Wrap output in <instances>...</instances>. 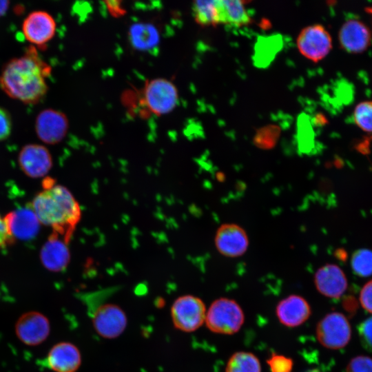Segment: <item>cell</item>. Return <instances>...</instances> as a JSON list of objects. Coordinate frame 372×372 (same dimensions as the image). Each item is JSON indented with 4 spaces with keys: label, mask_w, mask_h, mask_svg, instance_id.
I'll list each match as a JSON object with an SVG mask.
<instances>
[{
    "label": "cell",
    "mask_w": 372,
    "mask_h": 372,
    "mask_svg": "<svg viewBox=\"0 0 372 372\" xmlns=\"http://www.w3.org/2000/svg\"><path fill=\"white\" fill-rule=\"evenodd\" d=\"M51 66L30 45L24 53L10 59L0 73V88L10 98L25 104H34L46 94L47 79Z\"/></svg>",
    "instance_id": "1"
},
{
    "label": "cell",
    "mask_w": 372,
    "mask_h": 372,
    "mask_svg": "<svg viewBox=\"0 0 372 372\" xmlns=\"http://www.w3.org/2000/svg\"><path fill=\"white\" fill-rule=\"evenodd\" d=\"M30 209L40 223L51 227L68 244L81 218L80 206L72 194L51 178L34 196Z\"/></svg>",
    "instance_id": "2"
},
{
    "label": "cell",
    "mask_w": 372,
    "mask_h": 372,
    "mask_svg": "<svg viewBox=\"0 0 372 372\" xmlns=\"http://www.w3.org/2000/svg\"><path fill=\"white\" fill-rule=\"evenodd\" d=\"M139 116L154 114L162 116L171 112L176 106L178 92L169 80L156 78L147 81L138 91Z\"/></svg>",
    "instance_id": "3"
},
{
    "label": "cell",
    "mask_w": 372,
    "mask_h": 372,
    "mask_svg": "<svg viewBox=\"0 0 372 372\" xmlns=\"http://www.w3.org/2000/svg\"><path fill=\"white\" fill-rule=\"evenodd\" d=\"M244 321L243 311L237 302L220 298L211 304L205 322L207 327L214 333L232 335L240 329Z\"/></svg>",
    "instance_id": "4"
},
{
    "label": "cell",
    "mask_w": 372,
    "mask_h": 372,
    "mask_svg": "<svg viewBox=\"0 0 372 372\" xmlns=\"http://www.w3.org/2000/svg\"><path fill=\"white\" fill-rule=\"evenodd\" d=\"M203 301L192 295H185L174 300L171 307V317L176 329L192 332L200 328L206 317Z\"/></svg>",
    "instance_id": "5"
},
{
    "label": "cell",
    "mask_w": 372,
    "mask_h": 372,
    "mask_svg": "<svg viewBox=\"0 0 372 372\" xmlns=\"http://www.w3.org/2000/svg\"><path fill=\"white\" fill-rule=\"evenodd\" d=\"M316 337L320 344L330 349H340L350 341L351 328L347 318L341 313L331 312L317 324Z\"/></svg>",
    "instance_id": "6"
},
{
    "label": "cell",
    "mask_w": 372,
    "mask_h": 372,
    "mask_svg": "<svg viewBox=\"0 0 372 372\" xmlns=\"http://www.w3.org/2000/svg\"><path fill=\"white\" fill-rule=\"evenodd\" d=\"M300 53L314 62L324 59L332 48V39L324 26L315 24L302 30L297 39Z\"/></svg>",
    "instance_id": "7"
},
{
    "label": "cell",
    "mask_w": 372,
    "mask_h": 372,
    "mask_svg": "<svg viewBox=\"0 0 372 372\" xmlns=\"http://www.w3.org/2000/svg\"><path fill=\"white\" fill-rule=\"evenodd\" d=\"M21 30L25 39L32 45L44 47L56 34L54 17L44 10H34L24 19Z\"/></svg>",
    "instance_id": "8"
},
{
    "label": "cell",
    "mask_w": 372,
    "mask_h": 372,
    "mask_svg": "<svg viewBox=\"0 0 372 372\" xmlns=\"http://www.w3.org/2000/svg\"><path fill=\"white\" fill-rule=\"evenodd\" d=\"M92 323L99 335L112 339L118 337L125 331L127 319L125 311L118 305L105 303L94 310Z\"/></svg>",
    "instance_id": "9"
},
{
    "label": "cell",
    "mask_w": 372,
    "mask_h": 372,
    "mask_svg": "<svg viewBox=\"0 0 372 372\" xmlns=\"http://www.w3.org/2000/svg\"><path fill=\"white\" fill-rule=\"evenodd\" d=\"M34 128L37 136L42 142L55 145L65 137L69 122L62 112L51 108L45 109L38 114Z\"/></svg>",
    "instance_id": "10"
},
{
    "label": "cell",
    "mask_w": 372,
    "mask_h": 372,
    "mask_svg": "<svg viewBox=\"0 0 372 372\" xmlns=\"http://www.w3.org/2000/svg\"><path fill=\"white\" fill-rule=\"evenodd\" d=\"M214 243L218 251L228 258H237L246 253L249 238L246 231L235 223H225L217 229Z\"/></svg>",
    "instance_id": "11"
},
{
    "label": "cell",
    "mask_w": 372,
    "mask_h": 372,
    "mask_svg": "<svg viewBox=\"0 0 372 372\" xmlns=\"http://www.w3.org/2000/svg\"><path fill=\"white\" fill-rule=\"evenodd\" d=\"M18 338L29 346L40 344L50 332L48 318L40 312L31 311L22 314L15 324Z\"/></svg>",
    "instance_id": "12"
},
{
    "label": "cell",
    "mask_w": 372,
    "mask_h": 372,
    "mask_svg": "<svg viewBox=\"0 0 372 372\" xmlns=\"http://www.w3.org/2000/svg\"><path fill=\"white\" fill-rule=\"evenodd\" d=\"M18 163L28 176L40 178L45 176L52 168V158L47 147L31 143L21 148L18 156Z\"/></svg>",
    "instance_id": "13"
},
{
    "label": "cell",
    "mask_w": 372,
    "mask_h": 372,
    "mask_svg": "<svg viewBox=\"0 0 372 372\" xmlns=\"http://www.w3.org/2000/svg\"><path fill=\"white\" fill-rule=\"evenodd\" d=\"M314 284L320 293L333 299L340 298L348 286L345 273L340 267L334 264L320 267L315 273Z\"/></svg>",
    "instance_id": "14"
},
{
    "label": "cell",
    "mask_w": 372,
    "mask_h": 372,
    "mask_svg": "<svg viewBox=\"0 0 372 372\" xmlns=\"http://www.w3.org/2000/svg\"><path fill=\"white\" fill-rule=\"evenodd\" d=\"M280 322L288 327H296L304 323L311 314L309 302L299 295H290L282 299L276 308Z\"/></svg>",
    "instance_id": "15"
},
{
    "label": "cell",
    "mask_w": 372,
    "mask_h": 372,
    "mask_svg": "<svg viewBox=\"0 0 372 372\" xmlns=\"http://www.w3.org/2000/svg\"><path fill=\"white\" fill-rule=\"evenodd\" d=\"M371 35L367 26L357 19H349L341 27L339 41L342 48L351 53H361L370 45Z\"/></svg>",
    "instance_id": "16"
},
{
    "label": "cell",
    "mask_w": 372,
    "mask_h": 372,
    "mask_svg": "<svg viewBox=\"0 0 372 372\" xmlns=\"http://www.w3.org/2000/svg\"><path fill=\"white\" fill-rule=\"evenodd\" d=\"M47 363L55 372H76L81 364V352L72 343L59 342L50 350Z\"/></svg>",
    "instance_id": "17"
},
{
    "label": "cell",
    "mask_w": 372,
    "mask_h": 372,
    "mask_svg": "<svg viewBox=\"0 0 372 372\" xmlns=\"http://www.w3.org/2000/svg\"><path fill=\"white\" fill-rule=\"evenodd\" d=\"M40 258L49 271H61L66 268L70 260V253L64 239L53 232L43 246Z\"/></svg>",
    "instance_id": "18"
},
{
    "label": "cell",
    "mask_w": 372,
    "mask_h": 372,
    "mask_svg": "<svg viewBox=\"0 0 372 372\" xmlns=\"http://www.w3.org/2000/svg\"><path fill=\"white\" fill-rule=\"evenodd\" d=\"M4 217L14 238L29 239L39 230L40 223L31 209L11 211Z\"/></svg>",
    "instance_id": "19"
},
{
    "label": "cell",
    "mask_w": 372,
    "mask_h": 372,
    "mask_svg": "<svg viewBox=\"0 0 372 372\" xmlns=\"http://www.w3.org/2000/svg\"><path fill=\"white\" fill-rule=\"evenodd\" d=\"M251 21L243 1L215 0V24L240 26Z\"/></svg>",
    "instance_id": "20"
},
{
    "label": "cell",
    "mask_w": 372,
    "mask_h": 372,
    "mask_svg": "<svg viewBox=\"0 0 372 372\" xmlns=\"http://www.w3.org/2000/svg\"><path fill=\"white\" fill-rule=\"evenodd\" d=\"M129 38L134 48L147 50L154 48L158 43L160 34L154 25L148 23H137L130 28Z\"/></svg>",
    "instance_id": "21"
},
{
    "label": "cell",
    "mask_w": 372,
    "mask_h": 372,
    "mask_svg": "<svg viewBox=\"0 0 372 372\" xmlns=\"http://www.w3.org/2000/svg\"><path fill=\"white\" fill-rule=\"evenodd\" d=\"M225 372H261V365L252 353L238 351L229 358Z\"/></svg>",
    "instance_id": "22"
},
{
    "label": "cell",
    "mask_w": 372,
    "mask_h": 372,
    "mask_svg": "<svg viewBox=\"0 0 372 372\" xmlns=\"http://www.w3.org/2000/svg\"><path fill=\"white\" fill-rule=\"evenodd\" d=\"M192 12L195 21L199 25H215V0L194 1Z\"/></svg>",
    "instance_id": "23"
},
{
    "label": "cell",
    "mask_w": 372,
    "mask_h": 372,
    "mask_svg": "<svg viewBox=\"0 0 372 372\" xmlns=\"http://www.w3.org/2000/svg\"><path fill=\"white\" fill-rule=\"evenodd\" d=\"M353 272L360 277L372 276V251L360 249L355 251L351 259Z\"/></svg>",
    "instance_id": "24"
},
{
    "label": "cell",
    "mask_w": 372,
    "mask_h": 372,
    "mask_svg": "<svg viewBox=\"0 0 372 372\" xmlns=\"http://www.w3.org/2000/svg\"><path fill=\"white\" fill-rule=\"evenodd\" d=\"M356 125L366 132H372V101H363L357 105L353 112Z\"/></svg>",
    "instance_id": "25"
},
{
    "label": "cell",
    "mask_w": 372,
    "mask_h": 372,
    "mask_svg": "<svg viewBox=\"0 0 372 372\" xmlns=\"http://www.w3.org/2000/svg\"><path fill=\"white\" fill-rule=\"evenodd\" d=\"M280 130L276 126H267L260 129L254 138V143L260 148L268 149L274 146Z\"/></svg>",
    "instance_id": "26"
},
{
    "label": "cell",
    "mask_w": 372,
    "mask_h": 372,
    "mask_svg": "<svg viewBox=\"0 0 372 372\" xmlns=\"http://www.w3.org/2000/svg\"><path fill=\"white\" fill-rule=\"evenodd\" d=\"M271 372H291L293 360L283 355L273 354L267 360Z\"/></svg>",
    "instance_id": "27"
},
{
    "label": "cell",
    "mask_w": 372,
    "mask_h": 372,
    "mask_svg": "<svg viewBox=\"0 0 372 372\" xmlns=\"http://www.w3.org/2000/svg\"><path fill=\"white\" fill-rule=\"evenodd\" d=\"M346 372H372V358L366 355H358L348 363Z\"/></svg>",
    "instance_id": "28"
},
{
    "label": "cell",
    "mask_w": 372,
    "mask_h": 372,
    "mask_svg": "<svg viewBox=\"0 0 372 372\" xmlns=\"http://www.w3.org/2000/svg\"><path fill=\"white\" fill-rule=\"evenodd\" d=\"M358 331L363 347L372 352V316L362 322Z\"/></svg>",
    "instance_id": "29"
},
{
    "label": "cell",
    "mask_w": 372,
    "mask_h": 372,
    "mask_svg": "<svg viewBox=\"0 0 372 372\" xmlns=\"http://www.w3.org/2000/svg\"><path fill=\"white\" fill-rule=\"evenodd\" d=\"M12 118L10 113L0 106V141L9 137L12 132Z\"/></svg>",
    "instance_id": "30"
},
{
    "label": "cell",
    "mask_w": 372,
    "mask_h": 372,
    "mask_svg": "<svg viewBox=\"0 0 372 372\" xmlns=\"http://www.w3.org/2000/svg\"><path fill=\"white\" fill-rule=\"evenodd\" d=\"M359 299L362 307L369 313H372V280L363 286Z\"/></svg>",
    "instance_id": "31"
},
{
    "label": "cell",
    "mask_w": 372,
    "mask_h": 372,
    "mask_svg": "<svg viewBox=\"0 0 372 372\" xmlns=\"http://www.w3.org/2000/svg\"><path fill=\"white\" fill-rule=\"evenodd\" d=\"M14 239L7 220L0 215V249L11 245L14 242Z\"/></svg>",
    "instance_id": "32"
},
{
    "label": "cell",
    "mask_w": 372,
    "mask_h": 372,
    "mask_svg": "<svg viewBox=\"0 0 372 372\" xmlns=\"http://www.w3.org/2000/svg\"><path fill=\"white\" fill-rule=\"evenodd\" d=\"M104 3L109 13L114 17H119L126 13L121 1H105Z\"/></svg>",
    "instance_id": "33"
},
{
    "label": "cell",
    "mask_w": 372,
    "mask_h": 372,
    "mask_svg": "<svg viewBox=\"0 0 372 372\" xmlns=\"http://www.w3.org/2000/svg\"><path fill=\"white\" fill-rule=\"evenodd\" d=\"M9 6V1L0 0V17H2L6 14L8 10Z\"/></svg>",
    "instance_id": "34"
},
{
    "label": "cell",
    "mask_w": 372,
    "mask_h": 372,
    "mask_svg": "<svg viewBox=\"0 0 372 372\" xmlns=\"http://www.w3.org/2000/svg\"><path fill=\"white\" fill-rule=\"evenodd\" d=\"M365 10L366 12H368L369 14L372 16V6L366 8Z\"/></svg>",
    "instance_id": "35"
},
{
    "label": "cell",
    "mask_w": 372,
    "mask_h": 372,
    "mask_svg": "<svg viewBox=\"0 0 372 372\" xmlns=\"http://www.w3.org/2000/svg\"><path fill=\"white\" fill-rule=\"evenodd\" d=\"M304 372H321V371H320L319 370L316 369H311L306 370Z\"/></svg>",
    "instance_id": "36"
}]
</instances>
